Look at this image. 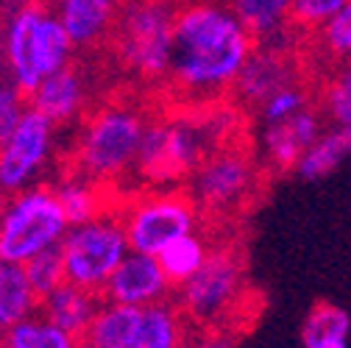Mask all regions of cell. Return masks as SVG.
<instances>
[{"label": "cell", "instance_id": "6da1fadb", "mask_svg": "<svg viewBox=\"0 0 351 348\" xmlns=\"http://www.w3.org/2000/svg\"><path fill=\"white\" fill-rule=\"evenodd\" d=\"M254 36L221 0H193L173 9L165 90L182 109H201L229 98L254 51Z\"/></svg>", "mask_w": 351, "mask_h": 348}, {"label": "cell", "instance_id": "7a4b0ae2", "mask_svg": "<svg viewBox=\"0 0 351 348\" xmlns=\"http://www.w3.org/2000/svg\"><path fill=\"white\" fill-rule=\"evenodd\" d=\"M243 109L209 103L201 109H182L159 117H148L137 151L134 173L151 187H165L190 173L217 145L237 140Z\"/></svg>", "mask_w": 351, "mask_h": 348}, {"label": "cell", "instance_id": "3957f363", "mask_svg": "<svg viewBox=\"0 0 351 348\" xmlns=\"http://www.w3.org/2000/svg\"><path fill=\"white\" fill-rule=\"evenodd\" d=\"M148 117L151 114L140 103L128 98H109L98 103L81 117L70 170L101 187H112L131 176Z\"/></svg>", "mask_w": 351, "mask_h": 348}, {"label": "cell", "instance_id": "277c9868", "mask_svg": "<svg viewBox=\"0 0 351 348\" xmlns=\"http://www.w3.org/2000/svg\"><path fill=\"white\" fill-rule=\"evenodd\" d=\"M75 62V48L53 6L17 3L0 23V70L28 98L42 78Z\"/></svg>", "mask_w": 351, "mask_h": 348}, {"label": "cell", "instance_id": "5b68a950", "mask_svg": "<svg viewBox=\"0 0 351 348\" xmlns=\"http://www.w3.org/2000/svg\"><path fill=\"white\" fill-rule=\"evenodd\" d=\"M173 9L156 0H125L109 36V51L120 70L145 86H162L170 51Z\"/></svg>", "mask_w": 351, "mask_h": 348}, {"label": "cell", "instance_id": "8992f818", "mask_svg": "<svg viewBox=\"0 0 351 348\" xmlns=\"http://www.w3.org/2000/svg\"><path fill=\"white\" fill-rule=\"evenodd\" d=\"M187 179L184 192L201 214L226 217L254 201L262 187V164L240 140H232L209 151Z\"/></svg>", "mask_w": 351, "mask_h": 348}, {"label": "cell", "instance_id": "52a82bcc", "mask_svg": "<svg viewBox=\"0 0 351 348\" xmlns=\"http://www.w3.org/2000/svg\"><path fill=\"white\" fill-rule=\"evenodd\" d=\"M245 298V268L237 248L209 245V253L201 268L179 284L176 307L182 310L187 323L221 329Z\"/></svg>", "mask_w": 351, "mask_h": 348}, {"label": "cell", "instance_id": "ba28073f", "mask_svg": "<svg viewBox=\"0 0 351 348\" xmlns=\"http://www.w3.org/2000/svg\"><path fill=\"white\" fill-rule=\"evenodd\" d=\"M64 232L67 221L51 184L14 192L0 209V262L25 265L31 256L56 248Z\"/></svg>", "mask_w": 351, "mask_h": 348}, {"label": "cell", "instance_id": "9c48e42d", "mask_svg": "<svg viewBox=\"0 0 351 348\" xmlns=\"http://www.w3.org/2000/svg\"><path fill=\"white\" fill-rule=\"evenodd\" d=\"M128 251L156 256L170 240L198 232L201 212L184 190L148 187L145 192L128 198L117 212Z\"/></svg>", "mask_w": 351, "mask_h": 348}, {"label": "cell", "instance_id": "30bf717a", "mask_svg": "<svg viewBox=\"0 0 351 348\" xmlns=\"http://www.w3.org/2000/svg\"><path fill=\"white\" fill-rule=\"evenodd\" d=\"M125 253H128V243L112 209L98 214L95 221L67 226L59 243L64 282L93 295L104 293L106 279L112 276V271L120 265Z\"/></svg>", "mask_w": 351, "mask_h": 348}, {"label": "cell", "instance_id": "8fae6325", "mask_svg": "<svg viewBox=\"0 0 351 348\" xmlns=\"http://www.w3.org/2000/svg\"><path fill=\"white\" fill-rule=\"evenodd\" d=\"M56 132L59 128L48 117L31 106L25 109L14 132L0 142V187L6 195L42 184L56 151Z\"/></svg>", "mask_w": 351, "mask_h": 348}, {"label": "cell", "instance_id": "7c38bea8", "mask_svg": "<svg viewBox=\"0 0 351 348\" xmlns=\"http://www.w3.org/2000/svg\"><path fill=\"white\" fill-rule=\"evenodd\" d=\"M301 81V70L293 59L290 48L274 45H254L251 56L245 59L229 98L237 109H256L271 92L282 90L287 84Z\"/></svg>", "mask_w": 351, "mask_h": 348}, {"label": "cell", "instance_id": "4fadbf2b", "mask_svg": "<svg viewBox=\"0 0 351 348\" xmlns=\"http://www.w3.org/2000/svg\"><path fill=\"white\" fill-rule=\"evenodd\" d=\"M170 293L173 284L165 279L156 256L128 251L106 279L101 301L123 303V307H151V303L167 301Z\"/></svg>", "mask_w": 351, "mask_h": 348}, {"label": "cell", "instance_id": "5bb4252c", "mask_svg": "<svg viewBox=\"0 0 351 348\" xmlns=\"http://www.w3.org/2000/svg\"><path fill=\"white\" fill-rule=\"evenodd\" d=\"M324 128L326 123L315 103L304 106L282 123L262 125V162L274 173H290L301 153L321 137Z\"/></svg>", "mask_w": 351, "mask_h": 348}, {"label": "cell", "instance_id": "9a60e30c", "mask_svg": "<svg viewBox=\"0 0 351 348\" xmlns=\"http://www.w3.org/2000/svg\"><path fill=\"white\" fill-rule=\"evenodd\" d=\"M86 103H90V81L75 62L42 78L39 86L28 95V106L42 117H48L56 128L78 123L90 112Z\"/></svg>", "mask_w": 351, "mask_h": 348}, {"label": "cell", "instance_id": "2e32d148", "mask_svg": "<svg viewBox=\"0 0 351 348\" xmlns=\"http://www.w3.org/2000/svg\"><path fill=\"white\" fill-rule=\"evenodd\" d=\"M125 0H56V17L70 36L75 53L104 48Z\"/></svg>", "mask_w": 351, "mask_h": 348}, {"label": "cell", "instance_id": "e0dca14e", "mask_svg": "<svg viewBox=\"0 0 351 348\" xmlns=\"http://www.w3.org/2000/svg\"><path fill=\"white\" fill-rule=\"evenodd\" d=\"M237 23L254 36L256 45L290 48L287 42L301 34L290 23L293 0H221Z\"/></svg>", "mask_w": 351, "mask_h": 348}, {"label": "cell", "instance_id": "ac0fdd59", "mask_svg": "<svg viewBox=\"0 0 351 348\" xmlns=\"http://www.w3.org/2000/svg\"><path fill=\"white\" fill-rule=\"evenodd\" d=\"M187 345H190V323L170 298L151 303V307H140L128 348H187Z\"/></svg>", "mask_w": 351, "mask_h": 348}, {"label": "cell", "instance_id": "d6986e66", "mask_svg": "<svg viewBox=\"0 0 351 348\" xmlns=\"http://www.w3.org/2000/svg\"><path fill=\"white\" fill-rule=\"evenodd\" d=\"M98 307H101V295H93V293L78 290V287L62 282L56 290H51L48 295L39 298L36 312L42 318H48L53 326H59L67 334L81 340L86 326H90V321L95 318Z\"/></svg>", "mask_w": 351, "mask_h": 348}, {"label": "cell", "instance_id": "ffe728a7", "mask_svg": "<svg viewBox=\"0 0 351 348\" xmlns=\"http://www.w3.org/2000/svg\"><path fill=\"white\" fill-rule=\"evenodd\" d=\"M53 192H56V201H59V206L64 212L67 226L95 221L98 214L112 209L109 201H106V187L90 182L75 170L64 173V179L53 187Z\"/></svg>", "mask_w": 351, "mask_h": 348}, {"label": "cell", "instance_id": "44dd1931", "mask_svg": "<svg viewBox=\"0 0 351 348\" xmlns=\"http://www.w3.org/2000/svg\"><path fill=\"white\" fill-rule=\"evenodd\" d=\"M351 148V128H337V125H326L321 137L301 153V159L295 162V173L304 182H321L346 162Z\"/></svg>", "mask_w": 351, "mask_h": 348}, {"label": "cell", "instance_id": "7402d4cb", "mask_svg": "<svg viewBox=\"0 0 351 348\" xmlns=\"http://www.w3.org/2000/svg\"><path fill=\"white\" fill-rule=\"evenodd\" d=\"M137 315L140 307H123V303L101 301L95 318L90 321L81 337L84 348H128Z\"/></svg>", "mask_w": 351, "mask_h": 348}, {"label": "cell", "instance_id": "603a6c76", "mask_svg": "<svg viewBox=\"0 0 351 348\" xmlns=\"http://www.w3.org/2000/svg\"><path fill=\"white\" fill-rule=\"evenodd\" d=\"M206 253H209V240L204 234H198V232H190V234H182V237L170 240L156 253V262H159L165 279L173 287H179L182 282H187L201 268Z\"/></svg>", "mask_w": 351, "mask_h": 348}, {"label": "cell", "instance_id": "cb8c5ba5", "mask_svg": "<svg viewBox=\"0 0 351 348\" xmlns=\"http://www.w3.org/2000/svg\"><path fill=\"white\" fill-rule=\"evenodd\" d=\"M39 298L34 295L25 273L20 265L0 268V334H6L14 323L34 315Z\"/></svg>", "mask_w": 351, "mask_h": 348}, {"label": "cell", "instance_id": "d4e9b609", "mask_svg": "<svg viewBox=\"0 0 351 348\" xmlns=\"http://www.w3.org/2000/svg\"><path fill=\"white\" fill-rule=\"evenodd\" d=\"M0 345L3 348H84V343L78 337L53 326L39 312L23 318L6 334H0Z\"/></svg>", "mask_w": 351, "mask_h": 348}, {"label": "cell", "instance_id": "484cf974", "mask_svg": "<svg viewBox=\"0 0 351 348\" xmlns=\"http://www.w3.org/2000/svg\"><path fill=\"white\" fill-rule=\"evenodd\" d=\"M310 36H315L318 53L329 64H335V70L343 67L348 59V51H351V6L337 12L326 23H321L315 31H310Z\"/></svg>", "mask_w": 351, "mask_h": 348}, {"label": "cell", "instance_id": "4316f807", "mask_svg": "<svg viewBox=\"0 0 351 348\" xmlns=\"http://www.w3.org/2000/svg\"><path fill=\"white\" fill-rule=\"evenodd\" d=\"M318 112L324 114L326 125L351 128V75L348 67H337L329 81L324 84V92L318 98Z\"/></svg>", "mask_w": 351, "mask_h": 348}, {"label": "cell", "instance_id": "83f0119b", "mask_svg": "<svg viewBox=\"0 0 351 348\" xmlns=\"http://www.w3.org/2000/svg\"><path fill=\"white\" fill-rule=\"evenodd\" d=\"M310 103H313V95H310V90H306V84L295 81V84H287V86H282V90L271 92L256 106V114H259L262 125H274V123H282V120L293 117L295 112H301Z\"/></svg>", "mask_w": 351, "mask_h": 348}, {"label": "cell", "instance_id": "f1b7e54d", "mask_svg": "<svg viewBox=\"0 0 351 348\" xmlns=\"http://www.w3.org/2000/svg\"><path fill=\"white\" fill-rule=\"evenodd\" d=\"M34 295L42 298L48 295L51 290H56L62 282H64V271H62V256H59V245L56 248H48L36 256H31L25 265H20Z\"/></svg>", "mask_w": 351, "mask_h": 348}, {"label": "cell", "instance_id": "f546056e", "mask_svg": "<svg viewBox=\"0 0 351 348\" xmlns=\"http://www.w3.org/2000/svg\"><path fill=\"white\" fill-rule=\"evenodd\" d=\"M348 0H293L290 9V23L295 31L310 34L315 31L321 23H326L329 17H335L337 12L348 9Z\"/></svg>", "mask_w": 351, "mask_h": 348}, {"label": "cell", "instance_id": "4dcf8cb0", "mask_svg": "<svg viewBox=\"0 0 351 348\" xmlns=\"http://www.w3.org/2000/svg\"><path fill=\"white\" fill-rule=\"evenodd\" d=\"M25 109H28V98L9 81V75L0 70V142L14 132V125L20 123Z\"/></svg>", "mask_w": 351, "mask_h": 348}, {"label": "cell", "instance_id": "1f68e13d", "mask_svg": "<svg viewBox=\"0 0 351 348\" xmlns=\"http://www.w3.org/2000/svg\"><path fill=\"white\" fill-rule=\"evenodd\" d=\"M187 348H234V343H232V337L223 334V332H212V334H206V337L193 340Z\"/></svg>", "mask_w": 351, "mask_h": 348}, {"label": "cell", "instance_id": "d6a6232c", "mask_svg": "<svg viewBox=\"0 0 351 348\" xmlns=\"http://www.w3.org/2000/svg\"><path fill=\"white\" fill-rule=\"evenodd\" d=\"M306 348H348V337H340V340H326V343L306 345Z\"/></svg>", "mask_w": 351, "mask_h": 348}, {"label": "cell", "instance_id": "836d02e7", "mask_svg": "<svg viewBox=\"0 0 351 348\" xmlns=\"http://www.w3.org/2000/svg\"><path fill=\"white\" fill-rule=\"evenodd\" d=\"M156 3L170 6V9H179V6H184V3H193V0H156Z\"/></svg>", "mask_w": 351, "mask_h": 348}, {"label": "cell", "instance_id": "e575fe53", "mask_svg": "<svg viewBox=\"0 0 351 348\" xmlns=\"http://www.w3.org/2000/svg\"><path fill=\"white\" fill-rule=\"evenodd\" d=\"M6 198H9V195L3 192V187H0V209H3V203H6Z\"/></svg>", "mask_w": 351, "mask_h": 348}, {"label": "cell", "instance_id": "d590c367", "mask_svg": "<svg viewBox=\"0 0 351 348\" xmlns=\"http://www.w3.org/2000/svg\"><path fill=\"white\" fill-rule=\"evenodd\" d=\"M36 3H45V6H56V0H36Z\"/></svg>", "mask_w": 351, "mask_h": 348}, {"label": "cell", "instance_id": "8d00e7d4", "mask_svg": "<svg viewBox=\"0 0 351 348\" xmlns=\"http://www.w3.org/2000/svg\"><path fill=\"white\" fill-rule=\"evenodd\" d=\"M0 268H3V262H0Z\"/></svg>", "mask_w": 351, "mask_h": 348}, {"label": "cell", "instance_id": "74e56055", "mask_svg": "<svg viewBox=\"0 0 351 348\" xmlns=\"http://www.w3.org/2000/svg\"><path fill=\"white\" fill-rule=\"evenodd\" d=\"M0 348H3V345H0Z\"/></svg>", "mask_w": 351, "mask_h": 348}]
</instances>
